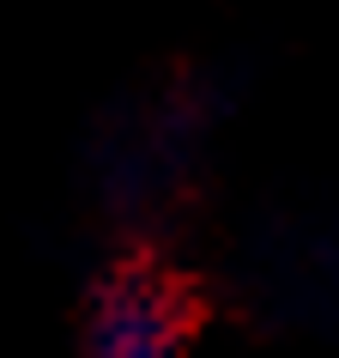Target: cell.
<instances>
[{
    "instance_id": "1",
    "label": "cell",
    "mask_w": 339,
    "mask_h": 358,
    "mask_svg": "<svg viewBox=\"0 0 339 358\" xmlns=\"http://www.w3.org/2000/svg\"><path fill=\"white\" fill-rule=\"evenodd\" d=\"M206 322V292L158 237H128L85 292V358H182Z\"/></svg>"
}]
</instances>
